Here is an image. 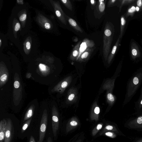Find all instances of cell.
Masks as SVG:
<instances>
[{
	"label": "cell",
	"mask_w": 142,
	"mask_h": 142,
	"mask_svg": "<svg viewBox=\"0 0 142 142\" xmlns=\"http://www.w3.org/2000/svg\"><path fill=\"white\" fill-rule=\"evenodd\" d=\"M7 76L6 74H3L0 77L1 82H4L6 81L7 79Z\"/></svg>",
	"instance_id": "e0dca14e"
},
{
	"label": "cell",
	"mask_w": 142,
	"mask_h": 142,
	"mask_svg": "<svg viewBox=\"0 0 142 142\" xmlns=\"http://www.w3.org/2000/svg\"><path fill=\"white\" fill-rule=\"evenodd\" d=\"M110 36H107L104 34L103 53L104 56L105 58L108 56L110 52L112 41V37Z\"/></svg>",
	"instance_id": "277c9868"
},
{
	"label": "cell",
	"mask_w": 142,
	"mask_h": 142,
	"mask_svg": "<svg viewBox=\"0 0 142 142\" xmlns=\"http://www.w3.org/2000/svg\"><path fill=\"white\" fill-rule=\"evenodd\" d=\"M136 8L134 6H133L131 8L128 10V12L129 13H134L136 11Z\"/></svg>",
	"instance_id": "cb8c5ba5"
},
{
	"label": "cell",
	"mask_w": 142,
	"mask_h": 142,
	"mask_svg": "<svg viewBox=\"0 0 142 142\" xmlns=\"http://www.w3.org/2000/svg\"><path fill=\"white\" fill-rule=\"evenodd\" d=\"M75 95L73 94H71L69 96L68 98V99L69 100H72L73 99V98H74Z\"/></svg>",
	"instance_id": "4dcf8cb0"
},
{
	"label": "cell",
	"mask_w": 142,
	"mask_h": 142,
	"mask_svg": "<svg viewBox=\"0 0 142 142\" xmlns=\"http://www.w3.org/2000/svg\"><path fill=\"white\" fill-rule=\"evenodd\" d=\"M27 15L26 14H23L21 16L20 18V20L21 21H23L25 20L26 19Z\"/></svg>",
	"instance_id": "44dd1931"
},
{
	"label": "cell",
	"mask_w": 142,
	"mask_h": 142,
	"mask_svg": "<svg viewBox=\"0 0 142 142\" xmlns=\"http://www.w3.org/2000/svg\"><path fill=\"white\" fill-rule=\"evenodd\" d=\"M48 124V114L46 110L43 112L41 121L39 137L38 142H43L45 135Z\"/></svg>",
	"instance_id": "7a4b0ae2"
},
{
	"label": "cell",
	"mask_w": 142,
	"mask_h": 142,
	"mask_svg": "<svg viewBox=\"0 0 142 142\" xmlns=\"http://www.w3.org/2000/svg\"><path fill=\"white\" fill-rule=\"evenodd\" d=\"M142 79V74L139 73L131 80L128 86L127 95L130 97L134 94L139 86Z\"/></svg>",
	"instance_id": "6da1fadb"
},
{
	"label": "cell",
	"mask_w": 142,
	"mask_h": 142,
	"mask_svg": "<svg viewBox=\"0 0 142 142\" xmlns=\"http://www.w3.org/2000/svg\"><path fill=\"white\" fill-rule=\"evenodd\" d=\"M94 112L95 113L97 114H98L100 112V109L99 107H97L95 108Z\"/></svg>",
	"instance_id": "4316f807"
},
{
	"label": "cell",
	"mask_w": 142,
	"mask_h": 142,
	"mask_svg": "<svg viewBox=\"0 0 142 142\" xmlns=\"http://www.w3.org/2000/svg\"><path fill=\"white\" fill-rule=\"evenodd\" d=\"M7 121V125L4 142H11L13 130L12 123L11 120L10 119H8Z\"/></svg>",
	"instance_id": "5b68a950"
},
{
	"label": "cell",
	"mask_w": 142,
	"mask_h": 142,
	"mask_svg": "<svg viewBox=\"0 0 142 142\" xmlns=\"http://www.w3.org/2000/svg\"><path fill=\"white\" fill-rule=\"evenodd\" d=\"M137 122L138 124L142 123V117H140L138 118L137 120Z\"/></svg>",
	"instance_id": "1f68e13d"
},
{
	"label": "cell",
	"mask_w": 142,
	"mask_h": 142,
	"mask_svg": "<svg viewBox=\"0 0 142 142\" xmlns=\"http://www.w3.org/2000/svg\"><path fill=\"white\" fill-rule=\"evenodd\" d=\"M102 127V126L101 124L98 125L97 127V129L98 130H99L101 129Z\"/></svg>",
	"instance_id": "74e56055"
},
{
	"label": "cell",
	"mask_w": 142,
	"mask_h": 142,
	"mask_svg": "<svg viewBox=\"0 0 142 142\" xmlns=\"http://www.w3.org/2000/svg\"><path fill=\"white\" fill-rule=\"evenodd\" d=\"M39 68L40 70L42 72L46 71L48 70L47 68V67L45 65L43 64H40L39 66Z\"/></svg>",
	"instance_id": "2e32d148"
},
{
	"label": "cell",
	"mask_w": 142,
	"mask_h": 142,
	"mask_svg": "<svg viewBox=\"0 0 142 142\" xmlns=\"http://www.w3.org/2000/svg\"><path fill=\"white\" fill-rule=\"evenodd\" d=\"M126 21L123 17H122L121 18V24L122 26H123L125 25Z\"/></svg>",
	"instance_id": "83f0119b"
},
{
	"label": "cell",
	"mask_w": 142,
	"mask_h": 142,
	"mask_svg": "<svg viewBox=\"0 0 142 142\" xmlns=\"http://www.w3.org/2000/svg\"><path fill=\"white\" fill-rule=\"evenodd\" d=\"M105 134H106L107 136H112L113 135V134H112V133L110 132L106 133Z\"/></svg>",
	"instance_id": "f35d334b"
},
{
	"label": "cell",
	"mask_w": 142,
	"mask_h": 142,
	"mask_svg": "<svg viewBox=\"0 0 142 142\" xmlns=\"http://www.w3.org/2000/svg\"><path fill=\"white\" fill-rule=\"evenodd\" d=\"M7 125V121L5 119L1 120L0 123V142H4Z\"/></svg>",
	"instance_id": "8992f818"
},
{
	"label": "cell",
	"mask_w": 142,
	"mask_h": 142,
	"mask_svg": "<svg viewBox=\"0 0 142 142\" xmlns=\"http://www.w3.org/2000/svg\"><path fill=\"white\" fill-rule=\"evenodd\" d=\"M31 121H32V118H30L26 121L25 123L23 124L22 128V133H23L25 132L26 130L28 128L29 125H30Z\"/></svg>",
	"instance_id": "9a60e30c"
},
{
	"label": "cell",
	"mask_w": 142,
	"mask_h": 142,
	"mask_svg": "<svg viewBox=\"0 0 142 142\" xmlns=\"http://www.w3.org/2000/svg\"><path fill=\"white\" fill-rule=\"evenodd\" d=\"M95 43L91 40L85 38L83 40L80 47L79 52L78 58L82 54L89 48H92L95 46Z\"/></svg>",
	"instance_id": "3957f363"
},
{
	"label": "cell",
	"mask_w": 142,
	"mask_h": 142,
	"mask_svg": "<svg viewBox=\"0 0 142 142\" xmlns=\"http://www.w3.org/2000/svg\"><path fill=\"white\" fill-rule=\"evenodd\" d=\"M33 111L34 108L33 107L31 106L27 110L25 114L24 118V122L31 118L33 115Z\"/></svg>",
	"instance_id": "8fae6325"
},
{
	"label": "cell",
	"mask_w": 142,
	"mask_h": 142,
	"mask_svg": "<svg viewBox=\"0 0 142 142\" xmlns=\"http://www.w3.org/2000/svg\"><path fill=\"white\" fill-rule=\"evenodd\" d=\"M106 1V0H101L98 1L97 5L96 7H98V10L100 13H103L104 11Z\"/></svg>",
	"instance_id": "30bf717a"
},
{
	"label": "cell",
	"mask_w": 142,
	"mask_h": 142,
	"mask_svg": "<svg viewBox=\"0 0 142 142\" xmlns=\"http://www.w3.org/2000/svg\"><path fill=\"white\" fill-rule=\"evenodd\" d=\"M93 49L92 48H89L83 53L79 57H80L81 59H86L89 56V55L91 54L93 52Z\"/></svg>",
	"instance_id": "7c38bea8"
},
{
	"label": "cell",
	"mask_w": 142,
	"mask_h": 142,
	"mask_svg": "<svg viewBox=\"0 0 142 142\" xmlns=\"http://www.w3.org/2000/svg\"><path fill=\"white\" fill-rule=\"evenodd\" d=\"M47 142H52L51 138L50 137H49L48 138Z\"/></svg>",
	"instance_id": "ab89813d"
},
{
	"label": "cell",
	"mask_w": 142,
	"mask_h": 142,
	"mask_svg": "<svg viewBox=\"0 0 142 142\" xmlns=\"http://www.w3.org/2000/svg\"><path fill=\"white\" fill-rule=\"evenodd\" d=\"M0 47H1V39L0 40Z\"/></svg>",
	"instance_id": "7bdbcfd3"
},
{
	"label": "cell",
	"mask_w": 142,
	"mask_h": 142,
	"mask_svg": "<svg viewBox=\"0 0 142 142\" xmlns=\"http://www.w3.org/2000/svg\"><path fill=\"white\" fill-rule=\"evenodd\" d=\"M139 107L140 108L142 107V99L141 100L140 103L139 104Z\"/></svg>",
	"instance_id": "60d3db41"
},
{
	"label": "cell",
	"mask_w": 142,
	"mask_h": 142,
	"mask_svg": "<svg viewBox=\"0 0 142 142\" xmlns=\"http://www.w3.org/2000/svg\"><path fill=\"white\" fill-rule=\"evenodd\" d=\"M106 128V129L108 130H112L113 129V127L112 126H107Z\"/></svg>",
	"instance_id": "8d00e7d4"
},
{
	"label": "cell",
	"mask_w": 142,
	"mask_h": 142,
	"mask_svg": "<svg viewBox=\"0 0 142 142\" xmlns=\"http://www.w3.org/2000/svg\"><path fill=\"white\" fill-rule=\"evenodd\" d=\"M45 27L46 29H49L51 27V26L49 23L46 22L45 24Z\"/></svg>",
	"instance_id": "f1b7e54d"
},
{
	"label": "cell",
	"mask_w": 142,
	"mask_h": 142,
	"mask_svg": "<svg viewBox=\"0 0 142 142\" xmlns=\"http://www.w3.org/2000/svg\"><path fill=\"white\" fill-rule=\"evenodd\" d=\"M104 34L107 36H111L112 32L109 29H105Z\"/></svg>",
	"instance_id": "ac0fdd59"
},
{
	"label": "cell",
	"mask_w": 142,
	"mask_h": 142,
	"mask_svg": "<svg viewBox=\"0 0 142 142\" xmlns=\"http://www.w3.org/2000/svg\"><path fill=\"white\" fill-rule=\"evenodd\" d=\"M20 25L19 23H17L15 27V31H18L20 29Z\"/></svg>",
	"instance_id": "603a6c76"
},
{
	"label": "cell",
	"mask_w": 142,
	"mask_h": 142,
	"mask_svg": "<svg viewBox=\"0 0 142 142\" xmlns=\"http://www.w3.org/2000/svg\"><path fill=\"white\" fill-rule=\"evenodd\" d=\"M116 1V0H110L109 1L108 4H107L108 7H110L111 5H113Z\"/></svg>",
	"instance_id": "7402d4cb"
},
{
	"label": "cell",
	"mask_w": 142,
	"mask_h": 142,
	"mask_svg": "<svg viewBox=\"0 0 142 142\" xmlns=\"http://www.w3.org/2000/svg\"><path fill=\"white\" fill-rule=\"evenodd\" d=\"M62 2L67 8L71 11L72 10L73 8L71 3L69 0H62Z\"/></svg>",
	"instance_id": "5bb4252c"
},
{
	"label": "cell",
	"mask_w": 142,
	"mask_h": 142,
	"mask_svg": "<svg viewBox=\"0 0 142 142\" xmlns=\"http://www.w3.org/2000/svg\"><path fill=\"white\" fill-rule=\"evenodd\" d=\"M119 38L117 40V42L116 43L115 45H114L112 50L111 53L110 55V56L109 57V59L110 61V60H111L112 58H113L114 55H115L116 50L118 46L119 43Z\"/></svg>",
	"instance_id": "4fadbf2b"
},
{
	"label": "cell",
	"mask_w": 142,
	"mask_h": 142,
	"mask_svg": "<svg viewBox=\"0 0 142 142\" xmlns=\"http://www.w3.org/2000/svg\"><path fill=\"white\" fill-rule=\"evenodd\" d=\"M132 53L133 56H136L137 55V52L136 49H133L132 51Z\"/></svg>",
	"instance_id": "f546056e"
},
{
	"label": "cell",
	"mask_w": 142,
	"mask_h": 142,
	"mask_svg": "<svg viewBox=\"0 0 142 142\" xmlns=\"http://www.w3.org/2000/svg\"><path fill=\"white\" fill-rule=\"evenodd\" d=\"M67 84H68V83H67V82L66 81H64V82L62 83L61 84V87L63 88H65L66 87Z\"/></svg>",
	"instance_id": "484cf974"
},
{
	"label": "cell",
	"mask_w": 142,
	"mask_h": 142,
	"mask_svg": "<svg viewBox=\"0 0 142 142\" xmlns=\"http://www.w3.org/2000/svg\"><path fill=\"white\" fill-rule=\"evenodd\" d=\"M107 98H108V99L112 102H113L115 100V98L113 95L111 93H109L107 95Z\"/></svg>",
	"instance_id": "d6986e66"
},
{
	"label": "cell",
	"mask_w": 142,
	"mask_h": 142,
	"mask_svg": "<svg viewBox=\"0 0 142 142\" xmlns=\"http://www.w3.org/2000/svg\"><path fill=\"white\" fill-rule=\"evenodd\" d=\"M90 3L91 4V7L92 9H93L94 7L96 6V1L95 0H91L90 1Z\"/></svg>",
	"instance_id": "ffe728a7"
},
{
	"label": "cell",
	"mask_w": 142,
	"mask_h": 142,
	"mask_svg": "<svg viewBox=\"0 0 142 142\" xmlns=\"http://www.w3.org/2000/svg\"><path fill=\"white\" fill-rule=\"evenodd\" d=\"M139 10L140 8L139 7H136V10L137 11H139Z\"/></svg>",
	"instance_id": "b9f144b4"
},
{
	"label": "cell",
	"mask_w": 142,
	"mask_h": 142,
	"mask_svg": "<svg viewBox=\"0 0 142 142\" xmlns=\"http://www.w3.org/2000/svg\"><path fill=\"white\" fill-rule=\"evenodd\" d=\"M20 86V82L18 81H16L14 83V87L16 88H18Z\"/></svg>",
	"instance_id": "d4e9b609"
},
{
	"label": "cell",
	"mask_w": 142,
	"mask_h": 142,
	"mask_svg": "<svg viewBox=\"0 0 142 142\" xmlns=\"http://www.w3.org/2000/svg\"><path fill=\"white\" fill-rule=\"evenodd\" d=\"M82 41H80L76 45L73 49L71 54V57L72 58H75L78 56L79 55L80 47Z\"/></svg>",
	"instance_id": "9c48e42d"
},
{
	"label": "cell",
	"mask_w": 142,
	"mask_h": 142,
	"mask_svg": "<svg viewBox=\"0 0 142 142\" xmlns=\"http://www.w3.org/2000/svg\"><path fill=\"white\" fill-rule=\"evenodd\" d=\"M71 125L73 126H77V123L75 121H72L70 123Z\"/></svg>",
	"instance_id": "d6a6232c"
},
{
	"label": "cell",
	"mask_w": 142,
	"mask_h": 142,
	"mask_svg": "<svg viewBox=\"0 0 142 142\" xmlns=\"http://www.w3.org/2000/svg\"><path fill=\"white\" fill-rule=\"evenodd\" d=\"M29 142H35L34 138L32 136H31Z\"/></svg>",
	"instance_id": "e575fe53"
},
{
	"label": "cell",
	"mask_w": 142,
	"mask_h": 142,
	"mask_svg": "<svg viewBox=\"0 0 142 142\" xmlns=\"http://www.w3.org/2000/svg\"><path fill=\"white\" fill-rule=\"evenodd\" d=\"M66 18L67 20L68 21L69 24L77 32H79L82 33L83 31L79 26L77 25L76 22L73 19L71 18L70 17L65 15Z\"/></svg>",
	"instance_id": "ba28073f"
},
{
	"label": "cell",
	"mask_w": 142,
	"mask_h": 142,
	"mask_svg": "<svg viewBox=\"0 0 142 142\" xmlns=\"http://www.w3.org/2000/svg\"><path fill=\"white\" fill-rule=\"evenodd\" d=\"M59 119L54 110L52 111V127L54 136H56V132L58 127Z\"/></svg>",
	"instance_id": "52a82bcc"
},
{
	"label": "cell",
	"mask_w": 142,
	"mask_h": 142,
	"mask_svg": "<svg viewBox=\"0 0 142 142\" xmlns=\"http://www.w3.org/2000/svg\"><path fill=\"white\" fill-rule=\"evenodd\" d=\"M26 48L27 49H30L31 48L30 43L29 42H27L26 44Z\"/></svg>",
	"instance_id": "836d02e7"
},
{
	"label": "cell",
	"mask_w": 142,
	"mask_h": 142,
	"mask_svg": "<svg viewBox=\"0 0 142 142\" xmlns=\"http://www.w3.org/2000/svg\"><path fill=\"white\" fill-rule=\"evenodd\" d=\"M137 5L138 6L140 7L142 5V2L141 0H138L137 2Z\"/></svg>",
	"instance_id": "d590c367"
}]
</instances>
